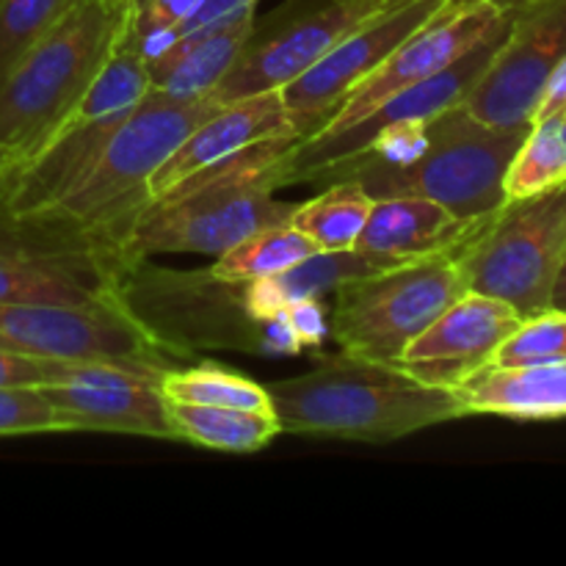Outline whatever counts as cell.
I'll return each mask as SVG.
<instances>
[{
	"label": "cell",
	"mask_w": 566,
	"mask_h": 566,
	"mask_svg": "<svg viewBox=\"0 0 566 566\" xmlns=\"http://www.w3.org/2000/svg\"><path fill=\"white\" fill-rule=\"evenodd\" d=\"M514 11L509 36L462 105L490 125H531L545 83L566 55V0H536Z\"/></svg>",
	"instance_id": "obj_14"
},
{
	"label": "cell",
	"mask_w": 566,
	"mask_h": 566,
	"mask_svg": "<svg viewBox=\"0 0 566 566\" xmlns=\"http://www.w3.org/2000/svg\"><path fill=\"white\" fill-rule=\"evenodd\" d=\"M254 25H258V17H254V9H249L199 36L169 44L147 61L153 86L171 97H205L219 86L221 77L235 64Z\"/></svg>",
	"instance_id": "obj_21"
},
{
	"label": "cell",
	"mask_w": 566,
	"mask_h": 566,
	"mask_svg": "<svg viewBox=\"0 0 566 566\" xmlns=\"http://www.w3.org/2000/svg\"><path fill=\"white\" fill-rule=\"evenodd\" d=\"M566 254V182L512 199L486 216L457 252L464 287L512 304L523 318L551 307V291Z\"/></svg>",
	"instance_id": "obj_7"
},
{
	"label": "cell",
	"mask_w": 566,
	"mask_h": 566,
	"mask_svg": "<svg viewBox=\"0 0 566 566\" xmlns=\"http://www.w3.org/2000/svg\"><path fill=\"white\" fill-rule=\"evenodd\" d=\"M374 197L352 177L329 180V188L318 197L296 205L291 224L318 247V252H343L354 249L365 221H368Z\"/></svg>",
	"instance_id": "obj_24"
},
{
	"label": "cell",
	"mask_w": 566,
	"mask_h": 566,
	"mask_svg": "<svg viewBox=\"0 0 566 566\" xmlns=\"http://www.w3.org/2000/svg\"><path fill=\"white\" fill-rule=\"evenodd\" d=\"M381 3H385V6H392V3H398V0H381Z\"/></svg>",
	"instance_id": "obj_39"
},
{
	"label": "cell",
	"mask_w": 566,
	"mask_h": 566,
	"mask_svg": "<svg viewBox=\"0 0 566 566\" xmlns=\"http://www.w3.org/2000/svg\"><path fill=\"white\" fill-rule=\"evenodd\" d=\"M468 415L512 420L566 418V359L542 365H484L453 387Z\"/></svg>",
	"instance_id": "obj_20"
},
{
	"label": "cell",
	"mask_w": 566,
	"mask_h": 566,
	"mask_svg": "<svg viewBox=\"0 0 566 566\" xmlns=\"http://www.w3.org/2000/svg\"><path fill=\"white\" fill-rule=\"evenodd\" d=\"M464 291L457 254L376 271L332 293L329 337L348 357L398 365L409 343Z\"/></svg>",
	"instance_id": "obj_8"
},
{
	"label": "cell",
	"mask_w": 566,
	"mask_h": 566,
	"mask_svg": "<svg viewBox=\"0 0 566 566\" xmlns=\"http://www.w3.org/2000/svg\"><path fill=\"white\" fill-rule=\"evenodd\" d=\"M169 403V420L175 440L188 446L224 453H254L282 434L276 415L247 412L230 407H202V403Z\"/></svg>",
	"instance_id": "obj_23"
},
{
	"label": "cell",
	"mask_w": 566,
	"mask_h": 566,
	"mask_svg": "<svg viewBox=\"0 0 566 566\" xmlns=\"http://www.w3.org/2000/svg\"><path fill=\"white\" fill-rule=\"evenodd\" d=\"M528 130L531 125H490L457 103L426 122L423 147L409 160L387 164L359 155L321 180L352 177L374 199L426 197L459 219H486L506 205L503 180Z\"/></svg>",
	"instance_id": "obj_3"
},
{
	"label": "cell",
	"mask_w": 566,
	"mask_h": 566,
	"mask_svg": "<svg viewBox=\"0 0 566 566\" xmlns=\"http://www.w3.org/2000/svg\"><path fill=\"white\" fill-rule=\"evenodd\" d=\"M66 363L70 359L31 357V354L0 348V390L61 385L66 376Z\"/></svg>",
	"instance_id": "obj_32"
},
{
	"label": "cell",
	"mask_w": 566,
	"mask_h": 566,
	"mask_svg": "<svg viewBox=\"0 0 566 566\" xmlns=\"http://www.w3.org/2000/svg\"><path fill=\"white\" fill-rule=\"evenodd\" d=\"M83 0H0V81Z\"/></svg>",
	"instance_id": "obj_29"
},
{
	"label": "cell",
	"mask_w": 566,
	"mask_h": 566,
	"mask_svg": "<svg viewBox=\"0 0 566 566\" xmlns=\"http://www.w3.org/2000/svg\"><path fill=\"white\" fill-rule=\"evenodd\" d=\"M512 20L514 11L509 9L506 20L495 31L486 33L481 42H475L473 48L464 50L453 64H448L446 70L426 77V81L415 83V86L403 88V92L392 94L387 103L365 114L363 119L352 122V125L340 127V130H318L313 136L298 138L291 147V153L285 155V164H282V186L321 180L335 166L368 153L370 142L381 130L401 125H426L440 111L462 103L464 94L475 86V81L484 75L490 61L501 50L503 39L509 36V28H512Z\"/></svg>",
	"instance_id": "obj_10"
},
{
	"label": "cell",
	"mask_w": 566,
	"mask_h": 566,
	"mask_svg": "<svg viewBox=\"0 0 566 566\" xmlns=\"http://www.w3.org/2000/svg\"><path fill=\"white\" fill-rule=\"evenodd\" d=\"M119 304L169 354L199 348H238L263 357L302 354L282 315L254 318L241 282H224L210 269L171 271L149 258L122 265L116 280Z\"/></svg>",
	"instance_id": "obj_6"
},
{
	"label": "cell",
	"mask_w": 566,
	"mask_h": 566,
	"mask_svg": "<svg viewBox=\"0 0 566 566\" xmlns=\"http://www.w3.org/2000/svg\"><path fill=\"white\" fill-rule=\"evenodd\" d=\"M59 415L39 387L0 390V437L61 434Z\"/></svg>",
	"instance_id": "obj_31"
},
{
	"label": "cell",
	"mask_w": 566,
	"mask_h": 566,
	"mask_svg": "<svg viewBox=\"0 0 566 566\" xmlns=\"http://www.w3.org/2000/svg\"><path fill=\"white\" fill-rule=\"evenodd\" d=\"M481 224L484 219H459L434 199L385 197L374 199L354 249L381 269H392L434 254H457Z\"/></svg>",
	"instance_id": "obj_19"
},
{
	"label": "cell",
	"mask_w": 566,
	"mask_h": 566,
	"mask_svg": "<svg viewBox=\"0 0 566 566\" xmlns=\"http://www.w3.org/2000/svg\"><path fill=\"white\" fill-rule=\"evenodd\" d=\"M448 0H398L354 28L315 66L282 88V103L298 136H313L343 99Z\"/></svg>",
	"instance_id": "obj_15"
},
{
	"label": "cell",
	"mask_w": 566,
	"mask_h": 566,
	"mask_svg": "<svg viewBox=\"0 0 566 566\" xmlns=\"http://www.w3.org/2000/svg\"><path fill=\"white\" fill-rule=\"evenodd\" d=\"M221 105L224 103L213 94L182 99L153 86L133 105L81 186L72 188L42 216L77 227L127 260V238L149 205V180L180 147L182 138Z\"/></svg>",
	"instance_id": "obj_5"
},
{
	"label": "cell",
	"mask_w": 566,
	"mask_h": 566,
	"mask_svg": "<svg viewBox=\"0 0 566 566\" xmlns=\"http://www.w3.org/2000/svg\"><path fill=\"white\" fill-rule=\"evenodd\" d=\"M512 304L464 291L407 346L398 365L426 385L453 387L490 365L492 354L520 326Z\"/></svg>",
	"instance_id": "obj_17"
},
{
	"label": "cell",
	"mask_w": 566,
	"mask_h": 566,
	"mask_svg": "<svg viewBox=\"0 0 566 566\" xmlns=\"http://www.w3.org/2000/svg\"><path fill=\"white\" fill-rule=\"evenodd\" d=\"M166 368L111 359H72L64 385L39 387L64 431H105L175 440L169 403L160 396Z\"/></svg>",
	"instance_id": "obj_12"
},
{
	"label": "cell",
	"mask_w": 566,
	"mask_h": 566,
	"mask_svg": "<svg viewBox=\"0 0 566 566\" xmlns=\"http://www.w3.org/2000/svg\"><path fill=\"white\" fill-rule=\"evenodd\" d=\"M125 263L66 221L0 213V302L119 304Z\"/></svg>",
	"instance_id": "obj_9"
},
{
	"label": "cell",
	"mask_w": 566,
	"mask_h": 566,
	"mask_svg": "<svg viewBox=\"0 0 566 566\" xmlns=\"http://www.w3.org/2000/svg\"><path fill=\"white\" fill-rule=\"evenodd\" d=\"M274 138H302L282 103V88L224 103L197 130L188 133L180 147L155 171L149 180V202L166 197L197 171Z\"/></svg>",
	"instance_id": "obj_18"
},
{
	"label": "cell",
	"mask_w": 566,
	"mask_h": 566,
	"mask_svg": "<svg viewBox=\"0 0 566 566\" xmlns=\"http://www.w3.org/2000/svg\"><path fill=\"white\" fill-rule=\"evenodd\" d=\"M385 271L368 254L357 249H343V252H315L313 258L291 265L265 280H252L243 285L247 310L260 321L276 318L287 304L302 302V298H326L343 287L346 282L363 280V276Z\"/></svg>",
	"instance_id": "obj_22"
},
{
	"label": "cell",
	"mask_w": 566,
	"mask_h": 566,
	"mask_svg": "<svg viewBox=\"0 0 566 566\" xmlns=\"http://www.w3.org/2000/svg\"><path fill=\"white\" fill-rule=\"evenodd\" d=\"M130 3L136 6V9H138V6H142V3H147V0H130Z\"/></svg>",
	"instance_id": "obj_38"
},
{
	"label": "cell",
	"mask_w": 566,
	"mask_h": 566,
	"mask_svg": "<svg viewBox=\"0 0 566 566\" xmlns=\"http://www.w3.org/2000/svg\"><path fill=\"white\" fill-rule=\"evenodd\" d=\"M269 387L274 415L287 434L352 442H396L468 418L457 392L426 385L401 365L340 354L318 368Z\"/></svg>",
	"instance_id": "obj_1"
},
{
	"label": "cell",
	"mask_w": 566,
	"mask_h": 566,
	"mask_svg": "<svg viewBox=\"0 0 566 566\" xmlns=\"http://www.w3.org/2000/svg\"><path fill=\"white\" fill-rule=\"evenodd\" d=\"M130 36H127L125 42L111 53V59L105 61L103 70L97 72L92 86L86 88L83 99L77 103V108L70 114L72 119H97V116L130 111L133 105L153 88L147 61L138 53V48L133 44ZM70 116H66V119H70Z\"/></svg>",
	"instance_id": "obj_28"
},
{
	"label": "cell",
	"mask_w": 566,
	"mask_h": 566,
	"mask_svg": "<svg viewBox=\"0 0 566 566\" xmlns=\"http://www.w3.org/2000/svg\"><path fill=\"white\" fill-rule=\"evenodd\" d=\"M562 116H545L531 122L525 142L520 144L503 180L506 202L534 197L566 182V142L562 136Z\"/></svg>",
	"instance_id": "obj_27"
},
{
	"label": "cell",
	"mask_w": 566,
	"mask_h": 566,
	"mask_svg": "<svg viewBox=\"0 0 566 566\" xmlns=\"http://www.w3.org/2000/svg\"><path fill=\"white\" fill-rule=\"evenodd\" d=\"M564 114H566V111H564Z\"/></svg>",
	"instance_id": "obj_40"
},
{
	"label": "cell",
	"mask_w": 566,
	"mask_h": 566,
	"mask_svg": "<svg viewBox=\"0 0 566 566\" xmlns=\"http://www.w3.org/2000/svg\"><path fill=\"white\" fill-rule=\"evenodd\" d=\"M296 142L254 144L149 202L127 238V263L155 254L219 258L252 232L291 221L296 205L274 199V191L282 188V164Z\"/></svg>",
	"instance_id": "obj_2"
},
{
	"label": "cell",
	"mask_w": 566,
	"mask_h": 566,
	"mask_svg": "<svg viewBox=\"0 0 566 566\" xmlns=\"http://www.w3.org/2000/svg\"><path fill=\"white\" fill-rule=\"evenodd\" d=\"M158 390L166 401L175 403H202V407H230L274 415L269 387L213 363L191 365V368H166Z\"/></svg>",
	"instance_id": "obj_25"
},
{
	"label": "cell",
	"mask_w": 566,
	"mask_h": 566,
	"mask_svg": "<svg viewBox=\"0 0 566 566\" xmlns=\"http://www.w3.org/2000/svg\"><path fill=\"white\" fill-rule=\"evenodd\" d=\"M566 111V55L556 64L545 83V92L539 97V108H536L534 119H545V116H556Z\"/></svg>",
	"instance_id": "obj_34"
},
{
	"label": "cell",
	"mask_w": 566,
	"mask_h": 566,
	"mask_svg": "<svg viewBox=\"0 0 566 566\" xmlns=\"http://www.w3.org/2000/svg\"><path fill=\"white\" fill-rule=\"evenodd\" d=\"M315 252H318V247L307 235H302L291 221H285V224L265 227V230L247 235L235 247L221 252L208 269L219 280L247 285L252 280H265V276L287 271L291 265L313 258Z\"/></svg>",
	"instance_id": "obj_26"
},
{
	"label": "cell",
	"mask_w": 566,
	"mask_h": 566,
	"mask_svg": "<svg viewBox=\"0 0 566 566\" xmlns=\"http://www.w3.org/2000/svg\"><path fill=\"white\" fill-rule=\"evenodd\" d=\"M566 359V313L542 310L520 321L517 329L497 346L490 365H542Z\"/></svg>",
	"instance_id": "obj_30"
},
{
	"label": "cell",
	"mask_w": 566,
	"mask_h": 566,
	"mask_svg": "<svg viewBox=\"0 0 566 566\" xmlns=\"http://www.w3.org/2000/svg\"><path fill=\"white\" fill-rule=\"evenodd\" d=\"M9 164H11V155L6 153V149H0V180H3V175L9 171Z\"/></svg>",
	"instance_id": "obj_36"
},
{
	"label": "cell",
	"mask_w": 566,
	"mask_h": 566,
	"mask_svg": "<svg viewBox=\"0 0 566 566\" xmlns=\"http://www.w3.org/2000/svg\"><path fill=\"white\" fill-rule=\"evenodd\" d=\"M509 17L506 6L497 0H448L429 22L418 28L403 44H398L346 99L340 108L326 119L321 130L332 133L348 127L352 122L363 119L374 108L446 70L448 64L459 59L464 50L473 48L475 42L495 31ZM318 133V130H315Z\"/></svg>",
	"instance_id": "obj_16"
},
{
	"label": "cell",
	"mask_w": 566,
	"mask_h": 566,
	"mask_svg": "<svg viewBox=\"0 0 566 566\" xmlns=\"http://www.w3.org/2000/svg\"><path fill=\"white\" fill-rule=\"evenodd\" d=\"M501 6H506V9H520V6H528V3H536V0H497Z\"/></svg>",
	"instance_id": "obj_37"
},
{
	"label": "cell",
	"mask_w": 566,
	"mask_h": 566,
	"mask_svg": "<svg viewBox=\"0 0 566 566\" xmlns=\"http://www.w3.org/2000/svg\"><path fill=\"white\" fill-rule=\"evenodd\" d=\"M551 307H553V310H564V313H566V254H564L562 265H558L556 282H553Z\"/></svg>",
	"instance_id": "obj_35"
},
{
	"label": "cell",
	"mask_w": 566,
	"mask_h": 566,
	"mask_svg": "<svg viewBox=\"0 0 566 566\" xmlns=\"http://www.w3.org/2000/svg\"><path fill=\"white\" fill-rule=\"evenodd\" d=\"M280 315L293 329L302 352H307V348L318 352L326 343V337H329V307H326V298H302V302L287 304Z\"/></svg>",
	"instance_id": "obj_33"
},
{
	"label": "cell",
	"mask_w": 566,
	"mask_h": 566,
	"mask_svg": "<svg viewBox=\"0 0 566 566\" xmlns=\"http://www.w3.org/2000/svg\"><path fill=\"white\" fill-rule=\"evenodd\" d=\"M0 348L48 359H111L171 368L169 352L116 302H0Z\"/></svg>",
	"instance_id": "obj_11"
},
{
	"label": "cell",
	"mask_w": 566,
	"mask_h": 566,
	"mask_svg": "<svg viewBox=\"0 0 566 566\" xmlns=\"http://www.w3.org/2000/svg\"><path fill=\"white\" fill-rule=\"evenodd\" d=\"M133 14L130 0H83L0 81V149L11 164L31 155L77 108L111 53L133 33Z\"/></svg>",
	"instance_id": "obj_4"
},
{
	"label": "cell",
	"mask_w": 566,
	"mask_h": 566,
	"mask_svg": "<svg viewBox=\"0 0 566 566\" xmlns=\"http://www.w3.org/2000/svg\"><path fill=\"white\" fill-rule=\"evenodd\" d=\"M381 9V0H324L307 11L282 17L263 33L254 25L235 64L210 94L219 103H235L285 88Z\"/></svg>",
	"instance_id": "obj_13"
}]
</instances>
